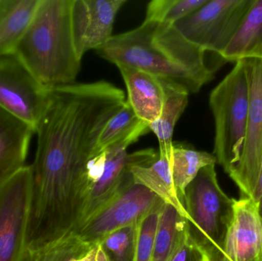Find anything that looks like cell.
<instances>
[{"instance_id": "cell-1", "label": "cell", "mask_w": 262, "mask_h": 261, "mask_svg": "<svg viewBox=\"0 0 262 261\" xmlns=\"http://www.w3.org/2000/svg\"><path fill=\"white\" fill-rule=\"evenodd\" d=\"M124 90L105 81L51 88L35 133L26 246L38 249L72 232L93 186L98 139L125 104Z\"/></svg>"}, {"instance_id": "cell-2", "label": "cell", "mask_w": 262, "mask_h": 261, "mask_svg": "<svg viewBox=\"0 0 262 261\" xmlns=\"http://www.w3.org/2000/svg\"><path fill=\"white\" fill-rule=\"evenodd\" d=\"M95 51L116 66L147 72L189 95L213 78L206 52L188 41L174 25L144 20L136 29L114 35Z\"/></svg>"}, {"instance_id": "cell-3", "label": "cell", "mask_w": 262, "mask_h": 261, "mask_svg": "<svg viewBox=\"0 0 262 261\" xmlns=\"http://www.w3.org/2000/svg\"><path fill=\"white\" fill-rule=\"evenodd\" d=\"M72 0H39L13 54L49 88L75 83L81 59L74 44Z\"/></svg>"}, {"instance_id": "cell-4", "label": "cell", "mask_w": 262, "mask_h": 261, "mask_svg": "<svg viewBox=\"0 0 262 261\" xmlns=\"http://www.w3.org/2000/svg\"><path fill=\"white\" fill-rule=\"evenodd\" d=\"M215 165L199 172L186 187L183 201L188 234L206 258L224 244L236 202L220 187Z\"/></svg>"}, {"instance_id": "cell-5", "label": "cell", "mask_w": 262, "mask_h": 261, "mask_svg": "<svg viewBox=\"0 0 262 261\" xmlns=\"http://www.w3.org/2000/svg\"><path fill=\"white\" fill-rule=\"evenodd\" d=\"M249 87L244 61L235 67L209 95L215 122L213 155L227 174L239 160L246 136Z\"/></svg>"}, {"instance_id": "cell-6", "label": "cell", "mask_w": 262, "mask_h": 261, "mask_svg": "<svg viewBox=\"0 0 262 261\" xmlns=\"http://www.w3.org/2000/svg\"><path fill=\"white\" fill-rule=\"evenodd\" d=\"M252 0H208L174 24L179 32L205 52L221 55L239 26Z\"/></svg>"}, {"instance_id": "cell-7", "label": "cell", "mask_w": 262, "mask_h": 261, "mask_svg": "<svg viewBox=\"0 0 262 261\" xmlns=\"http://www.w3.org/2000/svg\"><path fill=\"white\" fill-rule=\"evenodd\" d=\"M31 193V165L0 184V261L26 260Z\"/></svg>"}, {"instance_id": "cell-8", "label": "cell", "mask_w": 262, "mask_h": 261, "mask_svg": "<svg viewBox=\"0 0 262 261\" xmlns=\"http://www.w3.org/2000/svg\"><path fill=\"white\" fill-rule=\"evenodd\" d=\"M43 85L15 54L0 56V107L36 130L49 104Z\"/></svg>"}, {"instance_id": "cell-9", "label": "cell", "mask_w": 262, "mask_h": 261, "mask_svg": "<svg viewBox=\"0 0 262 261\" xmlns=\"http://www.w3.org/2000/svg\"><path fill=\"white\" fill-rule=\"evenodd\" d=\"M161 201L150 190L134 182L72 232L95 247L114 231L140 222Z\"/></svg>"}, {"instance_id": "cell-10", "label": "cell", "mask_w": 262, "mask_h": 261, "mask_svg": "<svg viewBox=\"0 0 262 261\" xmlns=\"http://www.w3.org/2000/svg\"><path fill=\"white\" fill-rule=\"evenodd\" d=\"M243 61L249 87L247 125L239 160L228 175L239 188L242 197L251 199L262 162V59Z\"/></svg>"}, {"instance_id": "cell-11", "label": "cell", "mask_w": 262, "mask_h": 261, "mask_svg": "<svg viewBox=\"0 0 262 261\" xmlns=\"http://www.w3.org/2000/svg\"><path fill=\"white\" fill-rule=\"evenodd\" d=\"M126 3V0H72V35L81 59L86 52L96 50L112 39L117 14Z\"/></svg>"}, {"instance_id": "cell-12", "label": "cell", "mask_w": 262, "mask_h": 261, "mask_svg": "<svg viewBox=\"0 0 262 261\" xmlns=\"http://www.w3.org/2000/svg\"><path fill=\"white\" fill-rule=\"evenodd\" d=\"M206 261H262V219L255 202L236 200L234 217L222 248Z\"/></svg>"}, {"instance_id": "cell-13", "label": "cell", "mask_w": 262, "mask_h": 261, "mask_svg": "<svg viewBox=\"0 0 262 261\" xmlns=\"http://www.w3.org/2000/svg\"><path fill=\"white\" fill-rule=\"evenodd\" d=\"M127 90V101L140 121L149 127L161 113L165 91L161 80L143 70L117 66Z\"/></svg>"}, {"instance_id": "cell-14", "label": "cell", "mask_w": 262, "mask_h": 261, "mask_svg": "<svg viewBox=\"0 0 262 261\" xmlns=\"http://www.w3.org/2000/svg\"><path fill=\"white\" fill-rule=\"evenodd\" d=\"M32 126L0 107V184L26 167Z\"/></svg>"}, {"instance_id": "cell-15", "label": "cell", "mask_w": 262, "mask_h": 261, "mask_svg": "<svg viewBox=\"0 0 262 261\" xmlns=\"http://www.w3.org/2000/svg\"><path fill=\"white\" fill-rule=\"evenodd\" d=\"M220 56L235 63L248 58L262 59V0H252L230 42Z\"/></svg>"}, {"instance_id": "cell-16", "label": "cell", "mask_w": 262, "mask_h": 261, "mask_svg": "<svg viewBox=\"0 0 262 261\" xmlns=\"http://www.w3.org/2000/svg\"><path fill=\"white\" fill-rule=\"evenodd\" d=\"M171 152H159L158 157L149 165L130 169L134 182L150 190L165 204L173 206L186 218L184 208L177 197L171 171Z\"/></svg>"}, {"instance_id": "cell-17", "label": "cell", "mask_w": 262, "mask_h": 261, "mask_svg": "<svg viewBox=\"0 0 262 261\" xmlns=\"http://www.w3.org/2000/svg\"><path fill=\"white\" fill-rule=\"evenodd\" d=\"M39 0H0V56L13 53Z\"/></svg>"}, {"instance_id": "cell-18", "label": "cell", "mask_w": 262, "mask_h": 261, "mask_svg": "<svg viewBox=\"0 0 262 261\" xmlns=\"http://www.w3.org/2000/svg\"><path fill=\"white\" fill-rule=\"evenodd\" d=\"M170 162L174 187L177 197L183 205L186 187L195 179L202 169L216 163V159L213 154L207 152L199 151L192 147L173 143Z\"/></svg>"}, {"instance_id": "cell-19", "label": "cell", "mask_w": 262, "mask_h": 261, "mask_svg": "<svg viewBox=\"0 0 262 261\" xmlns=\"http://www.w3.org/2000/svg\"><path fill=\"white\" fill-rule=\"evenodd\" d=\"M161 81L165 91L164 103L160 116L149 125V129L158 139L159 152H171L174 128L187 107L189 94L170 83Z\"/></svg>"}, {"instance_id": "cell-20", "label": "cell", "mask_w": 262, "mask_h": 261, "mask_svg": "<svg viewBox=\"0 0 262 261\" xmlns=\"http://www.w3.org/2000/svg\"><path fill=\"white\" fill-rule=\"evenodd\" d=\"M185 227L186 218L172 205L165 204L150 261L170 260Z\"/></svg>"}, {"instance_id": "cell-21", "label": "cell", "mask_w": 262, "mask_h": 261, "mask_svg": "<svg viewBox=\"0 0 262 261\" xmlns=\"http://www.w3.org/2000/svg\"><path fill=\"white\" fill-rule=\"evenodd\" d=\"M92 248L71 232L38 249L27 251L25 261H71L84 257Z\"/></svg>"}, {"instance_id": "cell-22", "label": "cell", "mask_w": 262, "mask_h": 261, "mask_svg": "<svg viewBox=\"0 0 262 261\" xmlns=\"http://www.w3.org/2000/svg\"><path fill=\"white\" fill-rule=\"evenodd\" d=\"M140 222L114 231L100 243L107 261H136Z\"/></svg>"}, {"instance_id": "cell-23", "label": "cell", "mask_w": 262, "mask_h": 261, "mask_svg": "<svg viewBox=\"0 0 262 261\" xmlns=\"http://www.w3.org/2000/svg\"><path fill=\"white\" fill-rule=\"evenodd\" d=\"M208 0H154L148 3L145 20L174 25Z\"/></svg>"}, {"instance_id": "cell-24", "label": "cell", "mask_w": 262, "mask_h": 261, "mask_svg": "<svg viewBox=\"0 0 262 261\" xmlns=\"http://www.w3.org/2000/svg\"><path fill=\"white\" fill-rule=\"evenodd\" d=\"M141 124L143 122L137 118L126 101L122 108L109 120L103 129L98 139V152L104 151L114 143L130 134Z\"/></svg>"}, {"instance_id": "cell-25", "label": "cell", "mask_w": 262, "mask_h": 261, "mask_svg": "<svg viewBox=\"0 0 262 261\" xmlns=\"http://www.w3.org/2000/svg\"><path fill=\"white\" fill-rule=\"evenodd\" d=\"M165 203L159 202L139 224L136 261H150L158 231L160 215Z\"/></svg>"}, {"instance_id": "cell-26", "label": "cell", "mask_w": 262, "mask_h": 261, "mask_svg": "<svg viewBox=\"0 0 262 261\" xmlns=\"http://www.w3.org/2000/svg\"><path fill=\"white\" fill-rule=\"evenodd\" d=\"M169 261H206L203 253L189 238L186 223L173 255Z\"/></svg>"}, {"instance_id": "cell-27", "label": "cell", "mask_w": 262, "mask_h": 261, "mask_svg": "<svg viewBox=\"0 0 262 261\" xmlns=\"http://www.w3.org/2000/svg\"><path fill=\"white\" fill-rule=\"evenodd\" d=\"M71 261H107V257L101 248V244L95 245L84 257Z\"/></svg>"}, {"instance_id": "cell-28", "label": "cell", "mask_w": 262, "mask_h": 261, "mask_svg": "<svg viewBox=\"0 0 262 261\" xmlns=\"http://www.w3.org/2000/svg\"><path fill=\"white\" fill-rule=\"evenodd\" d=\"M251 199L255 202L262 219V162L259 174Z\"/></svg>"}]
</instances>
